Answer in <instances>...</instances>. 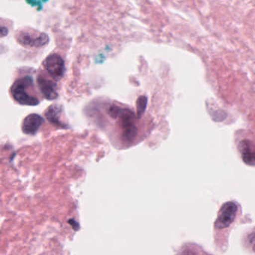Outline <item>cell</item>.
<instances>
[{
	"mask_svg": "<svg viewBox=\"0 0 255 255\" xmlns=\"http://www.w3.org/2000/svg\"><path fill=\"white\" fill-rule=\"evenodd\" d=\"M8 34V29H6V28H2V33H1V35H2V37L5 36V35H7Z\"/></svg>",
	"mask_w": 255,
	"mask_h": 255,
	"instance_id": "cell-11",
	"label": "cell"
},
{
	"mask_svg": "<svg viewBox=\"0 0 255 255\" xmlns=\"http://www.w3.org/2000/svg\"><path fill=\"white\" fill-rule=\"evenodd\" d=\"M147 98L145 96H140L137 100V115L138 118H141L144 114L146 108H147Z\"/></svg>",
	"mask_w": 255,
	"mask_h": 255,
	"instance_id": "cell-10",
	"label": "cell"
},
{
	"mask_svg": "<svg viewBox=\"0 0 255 255\" xmlns=\"http://www.w3.org/2000/svg\"><path fill=\"white\" fill-rule=\"evenodd\" d=\"M62 110L61 107L58 105H52L47 109L45 113V116L47 120L61 128H66V125L61 121Z\"/></svg>",
	"mask_w": 255,
	"mask_h": 255,
	"instance_id": "cell-8",
	"label": "cell"
},
{
	"mask_svg": "<svg viewBox=\"0 0 255 255\" xmlns=\"http://www.w3.org/2000/svg\"><path fill=\"white\" fill-rule=\"evenodd\" d=\"M237 207L234 203L228 202L224 204L219 211V216L216 219V228L224 229L228 228L234 222L237 216Z\"/></svg>",
	"mask_w": 255,
	"mask_h": 255,
	"instance_id": "cell-4",
	"label": "cell"
},
{
	"mask_svg": "<svg viewBox=\"0 0 255 255\" xmlns=\"http://www.w3.org/2000/svg\"><path fill=\"white\" fill-rule=\"evenodd\" d=\"M16 39L19 44L26 47H43L49 41L48 36L46 34L33 29L20 31L16 35Z\"/></svg>",
	"mask_w": 255,
	"mask_h": 255,
	"instance_id": "cell-2",
	"label": "cell"
},
{
	"mask_svg": "<svg viewBox=\"0 0 255 255\" xmlns=\"http://www.w3.org/2000/svg\"><path fill=\"white\" fill-rule=\"evenodd\" d=\"M240 149L243 161L248 165H255V149L251 147L249 143L245 141L241 143Z\"/></svg>",
	"mask_w": 255,
	"mask_h": 255,
	"instance_id": "cell-9",
	"label": "cell"
},
{
	"mask_svg": "<svg viewBox=\"0 0 255 255\" xmlns=\"http://www.w3.org/2000/svg\"><path fill=\"white\" fill-rule=\"evenodd\" d=\"M118 118L120 119L121 126L123 129V138L125 141H133L137 134V129L133 123V113L130 110L121 108Z\"/></svg>",
	"mask_w": 255,
	"mask_h": 255,
	"instance_id": "cell-3",
	"label": "cell"
},
{
	"mask_svg": "<svg viewBox=\"0 0 255 255\" xmlns=\"http://www.w3.org/2000/svg\"><path fill=\"white\" fill-rule=\"evenodd\" d=\"M43 119L38 114H31L26 116L22 124V129L25 134L35 135L41 128Z\"/></svg>",
	"mask_w": 255,
	"mask_h": 255,
	"instance_id": "cell-6",
	"label": "cell"
},
{
	"mask_svg": "<svg viewBox=\"0 0 255 255\" xmlns=\"http://www.w3.org/2000/svg\"><path fill=\"white\" fill-rule=\"evenodd\" d=\"M33 86V81L30 77L19 79L11 87L13 98L21 105L36 106L39 104L38 98L30 95L28 90Z\"/></svg>",
	"mask_w": 255,
	"mask_h": 255,
	"instance_id": "cell-1",
	"label": "cell"
},
{
	"mask_svg": "<svg viewBox=\"0 0 255 255\" xmlns=\"http://www.w3.org/2000/svg\"><path fill=\"white\" fill-rule=\"evenodd\" d=\"M38 84L40 91L46 99L53 101L57 98L56 85L54 82L43 77V76H39L38 78Z\"/></svg>",
	"mask_w": 255,
	"mask_h": 255,
	"instance_id": "cell-7",
	"label": "cell"
},
{
	"mask_svg": "<svg viewBox=\"0 0 255 255\" xmlns=\"http://www.w3.org/2000/svg\"><path fill=\"white\" fill-rule=\"evenodd\" d=\"M44 66L50 76L56 80L62 78L65 71V62L58 54H52L45 59Z\"/></svg>",
	"mask_w": 255,
	"mask_h": 255,
	"instance_id": "cell-5",
	"label": "cell"
}]
</instances>
